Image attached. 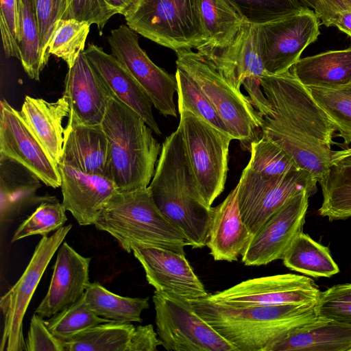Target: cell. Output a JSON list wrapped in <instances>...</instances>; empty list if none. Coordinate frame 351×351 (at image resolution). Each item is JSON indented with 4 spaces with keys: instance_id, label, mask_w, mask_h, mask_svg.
<instances>
[{
    "instance_id": "14",
    "label": "cell",
    "mask_w": 351,
    "mask_h": 351,
    "mask_svg": "<svg viewBox=\"0 0 351 351\" xmlns=\"http://www.w3.org/2000/svg\"><path fill=\"white\" fill-rule=\"evenodd\" d=\"M320 293L311 278L285 274L249 279L206 298L217 304L243 307L317 303Z\"/></svg>"
},
{
    "instance_id": "33",
    "label": "cell",
    "mask_w": 351,
    "mask_h": 351,
    "mask_svg": "<svg viewBox=\"0 0 351 351\" xmlns=\"http://www.w3.org/2000/svg\"><path fill=\"white\" fill-rule=\"evenodd\" d=\"M200 14L208 45H227L245 21L228 0H200Z\"/></svg>"
},
{
    "instance_id": "11",
    "label": "cell",
    "mask_w": 351,
    "mask_h": 351,
    "mask_svg": "<svg viewBox=\"0 0 351 351\" xmlns=\"http://www.w3.org/2000/svg\"><path fill=\"white\" fill-rule=\"evenodd\" d=\"M71 228L69 224L49 237L43 236L19 280L1 298L3 315L1 351H27L23 332L25 314L48 264Z\"/></svg>"
},
{
    "instance_id": "45",
    "label": "cell",
    "mask_w": 351,
    "mask_h": 351,
    "mask_svg": "<svg viewBox=\"0 0 351 351\" xmlns=\"http://www.w3.org/2000/svg\"><path fill=\"white\" fill-rule=\"evenodd\" d=\"M0 28L5 53L19 59L20 23L16 0H1Z\"/></svg>"
},
{
    "instance_id": "19",
    "label": "cell",
    "mask_w": 351,
    "mask_h": 351,
    "mask_svg": "<svg viewBox=\"0 0 351 351\" xmlns=\"http://www.w3.org/2000/svg\"><path fill=\"white\" fill-rule=\"evenodd\" d=\"M64 95L69 105L68 122L101 125L111 93L92 67L84 51L69 69Z\"/></svg>"
},
{
    "instance_id": "47",
    "label": "cell",
    "mask_w": 351,
    "mask_h": 351,
    "mask_svg": "<svg viewBox=\"0 0 351 351\" xmlns=\"http://www.w3.org/2000/svg\"><path fill=\"white\" fill-rule=\"evenodd\" d=\"M158 346L161 342L153 326L139 325L132 332L127 351H156Z\"/></svg>"
},
{
    "instance_id": "34",
    "label": "cell",
    "mask_w": 351,
    "mask_h": 351,
    "mask_svg": "<svg viewBox=\"0 0 351 351\" xmlns=\"http://www.w3.org/2000/svg\"><path fill=\"white\" fill-rule=\"evenodd\" d=\"M19 53L21 64L32 80L38 81L47 62L40 47L39 29L32 0H22Z\"/></svg>"
},
{
    "instance_id": "25",
    "label": "cell",
    "mask_w": 351,
    "mask_h": 351,
    "mask_svg": "<svg viewBox=\"0 0 351 351\" xmlns=\"http://www.w3.org/2000/svg\"><path fill=\"white\" fill-rule=\"evenodd\" d=\"M69 110L68 101L63 95L53 102L26 96L20 111L32 134L58 165L64 143L62 121L69 116Z\"/></svg>"
},
{
    "instance_id": "32",
    "label": "cell",
    "mask_w": 351,
    "mask_h": 351,
    "mask_svg": "<svg viewBox=\"0 0 351 351\" xmlns=\"http://www.w3.org/2000/svg\"><path fill=\"white\" fill-rule=\"evenodd\" d=\"M134 328L131 322H105L62 342L65 351H127Z\"/></svg>"
},
{
    "instance_id": "37",
    "label": "cell",
    "mask_w": 351,
    "mask_h": 351,
    "mask_svg": "<svg viewBox=\"0 0 351 351\" xmlns=\"http://www.w3.org/2000/svg\"><path fill=\"white\" fill-rule=\"evenodd\" d=\"M90 24L74 19H60L55 25L48 43V53L63 60L69 69L84 51Z\"/></svg>"
},
{
    "instance_id": "8",
    "label": "cell",
    "mask_w": 351,
    "mask_h": 351,
    "mask_svg": "<svg viewBox=\"0 0 351 351\" xmlns=\"http://www.w3.org/2000/svg\"><path fill=\"white\" fill-rule=\"evenodd\" d=\"M161 346L173 351H237L194 309L189 300L155 291L152 297Z\"/></svg>"
},
{
    "instance_id": "23",
    "label": "cell",
    "mask_w": 351,
    "mask_h": 351,
    "mask_svg": "<svg viewBox=\"0 0 351 351\" xmlns=\"http://www.w3.org/2000/svg\"><path fill=\"white\" fill-rule=\"evenodd\" d=\"M238 190L237 184L221 204L212 207L206 245L215 261H237L252 237L241 215Z\"/></svg>"
},
{
    "instance_id": "20",
    "label": "cell",
    "mask_w": 351,
    "mask_h": 351,
    "mask_svg": "<svg viewBox=\"0 0 351 351\" xmlns=\"http://www.w3.org/2000/svg\"><path fill=\"white\" fill-rule=\"evenodd\" d=\"M62 204L80 226L93 225L110 198L118 192L114 181L100 174L84 173L58 164Z\"/></svg>"
},
{
    "instance_id": "42",
    "label": "cell",
    "mask_w": 351,
    "mask_h": 351,
    "mask_svg": "<svg viewBox=\"0 0 351 351\" xmlns=\"http://www.w3.org/2000/svg\"><path fill=\"white\" fill-rule=\"evenodd\" d=\"M315 309L319 317L351 324V283L334 285L321 291Z\"/></svg>"
},
{
    "instance_id": "51",
    "label": "cell",
    "mask_w": 351,
    "mask_h": 351,
    "mask_svg": "<svg viewBox=\"0 0 351 351\" xmlns=\"http://www.w3.org/2000/svg\"><path fill=\"white\" fill-rule=\"evenodd\" d=\"M304 6L313 10L316 13L322 24L328 27V22L325 10L320 0H299Z\"/></svg>"
},
{
    "instance_id": "55",
    "label": "cell",
    "mask_w": 351,
    "mask_h": 351,
    "mask_svg": "<svg viewBox=\"0 0 351 351\" xmlns=\"http://www.w3.org/2000/svg\"><path fill=\"white\" fill-rule=\"evenodd\" d=\"M350 351H351V349H350Z\"/></svg>"
},
{
    "instance_id": "54",
    "label": "cell",
    "mask_w": 351,
    "mask_h": 351,
    "mask_svg": "<svg viewBox=\"0 0 351 351\" xmlns=\"http://www.w3.org/2000/svg\"><path fill=\"white\" fill-rule=\"evenodd\" d=\"M348 10H351V0H342Z\"/></svg>"
},
{
    "instance_id": "39",
    "label": "cell",
    "mask_w": 351,
    "mask_h": 351,
    "mask_svg": "<svg viewBox=\"0 0 351 351\" xmlns=\"http://www.w3.org/2000/svg\"><path fill=\"white\" fill-rule=\"evenodd\" d=\"M45 321L51 333L61 341L101 323L114 322L95 314L87 306L84 296Z\"/></svg>"
},
{
    "instance_id": "18",
    "label": "cell",
    "mask_w": 351,
    "mask_h": 351,
    "mask_svg": "<svg viewBox=\"0 0 351 351\" xmlns=\"http://www.w3.org/2000/svg\"><path fill=\"white\" fill-rule=\"evenodd\" d=\"M236 88L245 78L267 75L261 56L257 25L244 21L233 39L222 47L204 45L197 49Z\"/></svg>"
},
{
    "instance_id": "16",
    "label": "cell",
    "mask_w": 351,
    "mask_h": 351,
    "mask_svg": "<svg viewBox=\"0 0 351 351\" xmlns=\"http://www.w3.org/2000/svg\"><path fill=\"white\" fill-rule=\"evenodd\" d=\"M0 156L13 160L36 175L47 186L58 188V165L32 134L19 111L1 101Z\"/></svg>"
},
{
    "instance_id": "12",
    "label": "cell",
    "mask_w": 351,
    "mask_h": 351,
    "mask_svg": "<svg viewBox=\"0 0 351 351\" xmlns=\"http://www.w3.org/2000/svg\"><path fill=\"white\" fill-rule=\"evenodd\" d=\"M319 21L308 8L298 14L257 25L258 43L268 75L287 72L300 60L303 51L320 34Z\"/></svg>"
},
{
    "instance_id": "24",
    "label": "cell",
    "mask_w": 351,
    "mask_h": 351,
    "mask_svg": "<svg viewBox=\"0 0 351 351\" xmlns=\"http://www.w3.org/2000/svg\"><path fill=\"white\" fill-rule=\"evenodd\" d=\"M109 162V143L101 125L67 123L60 163L86 173L110 178Z\"/></svg>"
},
{
    "instance_id": "6",
    "label": "cell",
    "mask_w": 351,
    "mask_h": 351,
    "mask_svg": "<svg viewBox=\"0 0 351 351\" xmlns=\"http://www.w3.org/2000/svg\"><path fill=\"white\" fill-rule=\"evenodd\" d=\"M199 3L200 0H136L124 17L131 29L175 52L197 49L208 43Z\"/></svg>"
},
{
    "instance_id": "35",
    "label": "cell",
    "mask_w": 351,
    "mask_h": 351,
    "mask_svg": "<svg viewBox=\"0 0 351 351\" xmlns=\"http://www.w3.org/2000/svg\"><path fill=\"white\" fill-rule=\"evenodd\" d=\"M178 112L188 111L208 124L232 136L234 135L219 117L197 83L183 70L177 68Z\"/></svg>"
},
{
    "instance_id": "28",
    "label": "cell",
    "mask_w": 351,
    "mask_h": 351,
    "mask_svg": "<svg viewBox=\"0 0 351 351\" xmlns=\"http://www.w3.org/2000/svg\"><path fill=\"white\" fill-rule=\"evenodd\" d=\"M289 71L306 87L345 86L351 82V47L300 58Z\"/></svg>"
},
{
    "instance_id": "43",
    "label": "cell",
    "mask_w": 351,
    "mask_h": 351,
    "mask_svg": "<svg viewBox=\"0 0 351 351\" xmlns=\"http://www.w3.org/2000/svg\"><path fill=\"white\" fill-rule=\"evenodd\" d=\"M39 29L40 43L45 59L48 62V43L56 23L66 19L69 0H32Z\"/></svg>"
},
{
    "instance_id": "10",
    "label": "cell",
    "mask_w": 351,
    "mask_h": 351,
    "mask_svg": "<svg viewBox=\"0 0 351 351\" xmlns=\"http://www.w3.org/2000/svg\"><path fill=\"white\" fill-rule=\"evenodd\" d=\"M317 184L304 169L266 177L247 165L238 182V202L243 221L252 236L293 195L302 190L314 195Z\"/></svg>"
},
{
    "instance_id": "9",
    "label": "cell",
    "mask_w": 351,
    "mask_h": 351,
    "mask_svg": "<svg viewBox=\"0 0 351 351\" xmlns=\"http://www.w3.org/2000/svg\"><path fill=\"white\" fill-rule=\"evenodd\" d=\"M179 114V126L199 191L211 207L225 187L229 146L234 138L190 112Z\"/></svg>"
},
{
    "instance_id": "40",
    "label": "cell",
    "mask_w": 351,
    "mask_h": 351,
    "mask_svg": "<svg viewBox=\"0 0 351 351\" xmlns=\"http://www.w3.org/2000/svg\"><path fill=\"white\" fill-rule=\"evenodd\" d=\"M242 18L258 25L307 10L299 0H228Z\"/></svg>"
},
{
    "instance_id": "44",
    "label": "cell",
    "mask_w": 351,
    "mask_h": 351,
    "mask_svg": "<svg viewBox=\"0 0 351 351\" xmlns=\"http://www.w3.org/2000/svg\"><path fill=\"white\" fill-rule=\"evenodd\" d=\"M116 14L117 12L105 0H69L67 19L95 24L101 34L108 20Z\"/></svg>"
},
{
    "instance_id": "27",
    "label": "cell",
    "mask_w": 351,
    "mask_h": 351,
    "mask_svg": "<svg viewBox=\"0 0 351 351\" xmlns=\"http://www.w3.org/2000/svg\"><path fill=\"white\" fill-rule=\"evenodd\" d=\"M40 180L20 163L0 156V221L1 229L19 215L35 196Z\"/></svg>"
},
{
    "instance_id": "3",
    "label": "cell",
    "mask_w": 351,
    "mask_h": 351,
    "mask_svg": "<svg viewBox=\"0 0 351 351\" xmlns=\"http://www.w3.org/2000/svg\"><path fill=\"white\" fill-rule=\"evenodd\" d=\"M101 125L109 143V176L118 191L148 187L161 150L152 129L112 95Z\"/></svg>"
},
{
    "instance_id": "21",
    "label": "cell",
    "mask_w": 351,
    "mask_h": 351,
    "mask_svg": "<svg viewBox=\"0 0 351 351\" xmlns=\"http://www.w3.org/2000/svg\"><path fill=\"white\" fill-rule=\"evenodd\" d=\"M90 260L64 242L57 253L47 294L35 313L43 318H49L83 297L90 283Z\"/></svg>"
},
{
    "instance_id": "26",
    "label": "cell",
    "mask_w": 351,
    "mask_h": 351,
    "mask_svg": "<svg viewBox=\"0 0 351 351\" xmlns=\"http://www.w3.org/2000/svg\"><path fill=\"white\" fill-rule=\"evenodd\" d=\"M351 324L326 319L301 327L265 351H350Z\"/></svg>"
},
{
    "instance_id": "48",
    "label": "cell",
    "mask_w": 351,
    "mask_h": 351,
    "mask_svg": "<svg viewBox=\"0 0 351 351\" xmlns=\"http://www.w3.org/2000/svg\"><path fill=\"white\" fill-rule=\"evenodd\" d=\"M242 85L247 92L252 104L262 117L272 112V108L263 91L261 80L245 78Z\"/></svg>"
},
{
    "instance_id": "1",
    "label": "cell",
    "mask_w": 351,
    "mask_h": 351,
    "mask_svg": "<svg viewBox=\"0 0 351 351\" xmlns=\"http://www.w3.org/2000/svg\"><path fill=\"white\" fill-rule=\"evenodd\" d=\"M148 187L158 208L184 234L191 246L206 245L212 207L199 191L179 125L162 145Z\"/></svg>"
},
{
    "instance_id": "53",
    "label": "cell",
    "mask_w": 351,
    "mask_h": 351,
    "mask_svg": "<svg viewBox=\"0 0 351 351\" xmlns=\"http://www.w3.org/2000/svg\"><path fill=\"white\" fill-rule=\"evenodd\" d=\"M16 3L18 14H19V20H20V16L21 14V9H22V0H16Z\"/></svg>"
},
{
    "instance_id": "30",
    "label": "cell",
    "mask_w": 351,
    "mask_h": 351,
    "mask_svg": "<svg viewBox=\"0 0 351 351\" xmlns=\"http://www.w3.org/2000/svg\"><path fill=\"white\" fill-rule=\"evenodd\" d=\"M282 260L291 270L314 278H329L339 271L328 248L302 232L295 237Z\"/></svg>"
},
{
    "instance_id": "38",
    "label": "cell",
    "mask_w": 351,
    "mask_h": 351,
    "mask_svg": "<svg viewBox=\"0 0 351 351\" xmlns=\"http://www.w3.org/2000/svg\"><path fill=\"white\" fill-rule=\"evenodd\" d=\"M250 152L247 165L263 176H278L300 169L288 153L264 136L250 143Z\"/></svg>"
},
{
    "instance_id": "15",
    "label": "cell",
    "mask_w": 351,
    "mask_h": 351,
    "mask_svg": "<svg viewBox=\"0 0 351 351\" xmlns=\"http://www.w3.org/2000/svg\"><path fill=\"white\" fill-rule=\"evenodd\" d=\"M309 197L306 190L291 197L252 236L241 255L245 265L260 266L282 259L295 237L302 232Z\"/></svg>"
},
{
    "instance_id": "22",
    "label": "cell",
    "mask_w": 351,
    "mask_h": 351,
    "mask_svg": "<svg viewBox=\"0 0 351 351\" xmlns=\"http://www.w3.org/2000/svg\"><path fill=\"white\" fill-rule=\"evenodd\" d=\"M84 53L112 96L138 114L157 135L161 134L152 103L128 70L112 55L89 44Z\"/></svg>"
},
{
    "instance_id": "5",
    "label": "cell",
    "mask_w": 351,
    "mask_h": 351,
    "mask_svg": "<svg viewBox=\"0 0 351 351\" xmlns=\"http://www.w3.org/2000/svg\"><path fill=\"white\" fill-rule=\"evenodd\" d=\"M272 112L263 117L261 135L268 138L300 136L331 147L336 127L325 111L290 71L261 78Z\"/></svg>"
},
{
    "instance_id": "17",
    "label": "cell",
    "mask_w": 351,
    "mask_h": 351,
    "mask_svg": "<svg viewBox=\"0 0 351 351\" xmlns=\"http://www.w3.org/2000/svg\"><path fill=\"white\" fill-rule=\"evenodd\" d=\"M132 252L143 267L148 283L156 291L188 300L205 299L208 296L185 254L143 244H134Z\"/></svg>"
},
{
    "instance_id": "52",
    "label": "cell",
    "mask_w": 351,
    "mask_h": 351,
    "mask_svg": "<svg viewBox=\"0 0 351 351\" xmlns=\"http://www.w3.org/2000/svg\"><path fill=\"white\" fill-rule=\"evenodd\" d=\"M136 0H105V1L118 14L125 15L131 8Z\"/></svg>"
},
{
    "instance_id": "46",
    "label": "cell",
    "mask_w": 351,
    "mask_h": 351,
    "mask_svg": "<svg viewBox=\"0 0 351 351\" xmlns=\"http://www.w3.org/2000/svg\"><path fill=\"white\" fill-rule=\"evenodd\" d=\"M27 351H65L62 341L47 328L43 317L34 313L25 340Z\"/></svg>"
},
{
    "instance_id": "2",
    "label": "cell",
    "mask_w": 351,
    "mask_h": 351,
    "mask_svg": "<svg viewBox=\"0 0 351 351\" xmlns=\"http://www.w3.org/2000/svg\"><path fill=\"white\" fill-rule=\"evenodd\" d=\"M189 301L237 351H265L289 333L328 319L317 315V303L234 307L207 298Z\"/></svg>"
},
{
    "instance_id": "13",
    "label": "cell",
    "mask_w": 351,
    "mask_h": 351,
    "mask_svg": "<svg viewBox=\"0 0 351 351\" xmlns=\"http://www.w3.org/2000/svg\"><path fill=\"white\" fill-rule=\"evenodd\" d=\"M112 54L128 70L152 105L165 117H176V75L155 64L140 47L137 33L126 25L110 31L107 38Z\"/></svg>"
},
{
    "instance_id": "49",
    "label": "cell",
    "mask_w": 351,
    "mask_h": 351,
    "mask_svg": "<svg viewBox=\"0 0 351 351\" xmlns=\"http://www.w3.org/2000/svg\"><path fill=\"white\" fill-rule=\"evenodd\" d=\"M328 22V27L333 26L335 16L343 11L348 10L342 0H320Z\"/></svg>"
},
{
    "instance_id": "31",
    "label": "cell",
    "mask_w": 351,
    "mask_h": 351,
    "mask_svg": "<svg viewBox=\"0 0 351 351\" xmlns=\"http://www.w3.org/2000/svg\"><path fill=\"white\" fill-rule=\"evenodd\" d=\"M84 298L95 314L114 322L141 323L142 312L149 307V298L121 296L97 282L89 283Z\"/></svg>"
},
{
    "instance_id": "4",
    "label": "cell",
    "mask_w": 351,
    "mask_h": 351,
    "mask_svg": "<svg viewBox=\"0 0 351 351\" xmlns=\"http://www.w3.org/2000/svg\"><path fill=\"white\" fill-rule=\"evenodd\" d=\"M93 225L114 237L128 253L134 244L162 247L185 254L191 246L184 234L158 208L149 187L118 191Z\"/></svg>"
},
{
    "instance_id": "29",
    "label": "cell",
    "mask_w": 351,
    "mask_h": 351,
    "mask_svg": "<svg viewBox=\"0 0 351 351\" xmlns=\"http://www.w3.org/2000/svg\"><path fill=\"white\" fill-rule=\"evenodd\" d=\"M318 183L323 196L319 215L330 221L351 217V156L332 165Z\"/></svg>"
},
{
    "instance_id": "41",
    "label": "cell",
    "mask_w": 351,
    "mask_h": 351,
    "mask_svg": "<svg viewBox=\"0 0 351 351\" xmlns=\"http://www.w3.org/2000/svg\"><path fill=\"white\" fill-rule=\"evenodd\" d=\"M66 210L62 203L55 197H45L35 211L19 226L11 241L32 235L44 236L58 230L67 220Z\"/></svg>"
},
{
    "instance_id": "7",
    "label": "cell",
    "mask_w": 351,
    "mask_h": 351,
    "mask_svg": "<svg viewBox=\"0 0 351 351\" xmlns=\"http://www.w3.org/2000/svg\"><path fill=\"white\" fill-rule=\"evenodd\" d=\"M176 66L198 85L234 135V139L251 143L261 135L263 118L249 97L234 87L217 68L198 51H176Z\"/></svg>"
},
{
    "instance_id": "50",
    "label": "cell",
    "mask_w": 351,
    "mask_h": 351,
    "mask_svg": "<svg viewBox=\"0 0 351 351\" xmlns=\"http://www.w3.org/2000/svg\"><path fill=\"white\" fill-rule=\"evenodd\" d=\"M333 26L346 34L351 39V10L338 13L334 19Z\"/></svg>"
},
{
    "instance_id": "36",
    "label": "cell",
    "mask_w": 351,
    "mask_h": 351,
    "mask_svg": "<svg viewBox=\"0 0 351 351\" xmlns=\"http://www.w3.org/2000/svg\"><path fill=\"white\" fill-rule=\"evenodd\" d=\"M307 88L335 124L337 136L348 147L351 143V82L337 88Z\"/></svg>"
}]
</instances>
